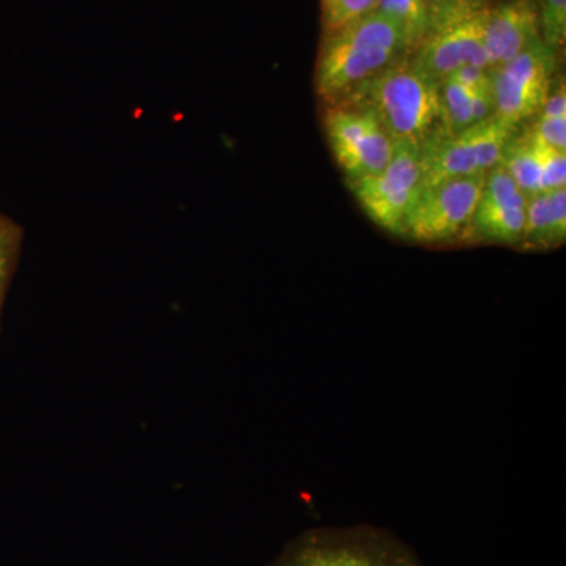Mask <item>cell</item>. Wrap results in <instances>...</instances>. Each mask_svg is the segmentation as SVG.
<instances>
[{"instance_id":"obj_1","label":"cell","mask_w":566,"mask_h":566,"mask_svg":"<svg viewBox=\"0 0 566 566\" xmlns=\"http://www.w3.org/2000/svg\"><path fill=\"white\" fill-rule=\"evenodd\" d=\"M408 54L400 28L381 11H371L327 33L316 63V95L327 106L345 102L365 82Z\"/></svg>"},{"instance_id":"obj_2","label":"cell","mask_w":566,"mask_h":566,"mask_svg":"<svg viewBox=\"0 0 566 566\" xmlns=\"http://www.w3.org/2000/svg\"><path fill=\"white\" fill-rule=\"evenodd\" d=\"M342 103L371 112L394 142L420 147L441 125L438 82L406 57L365 82Z\"/></svg>"},{"instance_id":"obj_3","label":"cell","mask_w":566,"mask_h":566,"mask_svg":"<svg viewBox=\"0 0 566 566\" xmlns=\"http://www.w3.org/2000/svg\"><path fill=\"white\" fill-rule=\"evenodd\" d=\"M515 129L497 115L457 133L444 132L438 126L420 145L422 186L486 175L501 163L502 153L515 136Z\"/></svg>"},{"instance_id":"obj_4","label":"cell","mask_w":566,"mask_h":566,"mask_svg":"<svg viewBox=\"0 0 566 566\" xmlns=\"http://www.w3.org/2000/svg\"><path fill=\"white\" fill-rule=\"evenodd\" d=\"M346 182L365 214L379 229L403 238L406 218L422 189L420 147L395 142L392 159L385 170Z\"/></svg>"},{"instance_id":"obj_5","label":"cell","mask_w":566,"mask_h":566,"mask_svg":"<svg viewBox=\"0 0 566 566\" xmlns=\"http://www.w3.org/2000/svg\"><path fill=\"white\" fill-rule=\"evenodd\" d=\"M483 21L485 10L475 6L438 7L430 35L416 52L412 65L438 84L463 66L490 69Z\"/></svg>"},{"instance_id":"obj_6","label":"cell","mask_w":566,"mask_h":566,"mask_svg":"<svg viewBox=\"0 0 566 566\" xmlns=\"http://www.w3.org/2000/svg\"><path fill=\"white\" fill-rule=\"evenodd\" d=\"M554 70V50L539 36L512 61L491 69L494 115L515 128L538 115L553 88Z\"/></svg>"},{"instance_id":"obj_7","label":"cell","mask_w":566,"mask_h":566,"mask_svg":"<svg viewBox=\"0 0 566 566\" xmlns=\"http://www.w3.org/2000/svg\"><path fill=\"white\" fill-rule=\"evenodd\" d=\"M485 178L486 175L452 178L422 186L406 218L403 238L427 244L461 241L482 196Z\"/></svg>"},{"instance_id":"obj_8","label":"cell","mask_w":566,"mask_h":566,"mask_svg":"<svg viewBox=\"0 0 566 566\" xmlns=\"http://www.w3.org/2000/svg\"><path fill=\"white\" fill-rule=\"evenodd\" d=\"M324 129L346 180L381 172L392 159L395 142L371 112L348 103L329 106Z\"/></svg>"},{"instance_id":"obj_9","label":"cell","mask_w":566,"mask_h":566,"mask_svg":"<svg viewBox=\"0 0 566 566\" xmlns=\"http://www.w3.org/2000/svg\"><path fill=\"white\" fill-rule=\"evenodd\" d=\"M528 197L502 166L486 174L482 196L461 241L520 248Z\"/></svg>"},{"instance_id":"obj_10","label":"cell","mask_w":566,"mask_h":566,"mask_svg":"<svg viewBox=\"0 0 566 566\" xmlns=\"http://www.w3.org/2000/svg\"><path fill=\"white\" fill-rule=\"evenodd\" d=\"M282 566H415L405 554L371 535H314Z\"/></svg>"},{"instance_id":"obj_11","label":"cell","mask_w":566,"mask_h":566,"mask_svg":"<svg viewBox=\"0 0 566 566\" xmlns=\"http://www.w3.org/2000/svg\"><path fill=\"white\" fill-rule=\"evenodd\" d=\"M539 17L531 0H509L485 10L483 44L490 69H497L538 39Z\"/></svg>"},{"instance_id":"obj_12","label":"cell","mask_w":566,"mask_h":566,"mask_svg":"<svg viewBox=\"0 0 566 566\" xmlns=\"http://www.w3.org/2000/svg\"><path fill=\"white\" fill-rule=\"evenodd\" d=\"M566 240V188L528 197L526 222L520 248L524 252H547Z\"/></svg>"},{"instance_id":"obj_13","label":"cell","mask_w":566,"mask_h":566,"mask_svg":"<svg viewBox=\"0 0 566 566\" xmlns=\"http://www.w3.org/2000/svg\"><path fill=\"white\" fill-rule=\"evenodd\" d=\"M441 96V128L457 133L486 120L494 115L491 91H472L452 77L439 84Z\"/></svg>"},{"instance_id":"obj_14","label":"cell","mask_w":566,"mask_h":566,"mask_svg":"<svg viewBox=\"0 0 566 566\" xmlns=\"http://www.w3.org/2000/svg\"><path fill=\"white\" fill-rule=\"evenodd\" d=\"M376 10L400 28L409 54L419 51L433 28L434 7L430 0H378Z\"/></svg>"},{"instance_id":"obj_15","label":"cell","mask_w":566,"mask_h":566,"mask_svg":"<svg viewBox=\"0 0 566 566\" xmlns=\"http://www.w3.org/2000/svg\"><path fill=\"white\" fill-rule=\"evenodd\" d=\"M499 166L504 167L517 188L527 197L542 192V174L531 132L513 136L502 153Z\"/></svg>"},{"instance_id":"obj_16","label":"cell","mask_w":566,"mask_h":566,"mask_svg":"<svg viewBox=\"0 0 566 566\" xmlns=\"http://www.w3.org/2000/svg\"><path fill=\"white\" fill-rule=\"evenodd\" d=\"M319 2H322L326 35L371 13L378 7V0H319Z\"/></svg>"},{"instance_id":"obj_17","label":"cell","mask_w":566,"mask_h":566,"mask_svg":"<svg viewBox=\"0 0 566 566\" xmlns=\"http://www.w3.org/2000/svg\"><path fill=\"white\" fill-rule=\"evenodd\" d=\"M531 134L534 137L536 156H538L542 192L566 188V151L557 150L539 140L534 133L531 132Z\"/></svg>"},{"instance_id":"obj_18","label":"cell","mask_w":566,"mask_h":566,"mask_svg":"<svg viewBox=\"0 0 566 566\" xmlns=\"http://www.w3.org/2000/svg\"><path fill=\"white\" fill-rule=\"evenodd\" d=\"M543 28H545V43L547 46H560L566 32V0H542Z\"/></svg>"},{"instance_id":"obj_19","label":"cell","mask_w":566,"mask_h":566,"mask_svg":"<svg viewBox=\"0 0 566 566\" xmlns=\"http://www.w3.org/2000/svg\"><path fill=\"white\" fill-rule=\"evenodd\" d=\"M18 241L20 237H18L17 227L0 219V303L9 282L11 266H13Z\"/></svg>"},{"instance_id":"obj_20","label":"cell","mask_w":566,"mask_h":566,"mask_svg":"<svg viewBox=\"0 0 566 566\" xmlns=\"http://www.w3.org/2000/svg\"><path fill=\"white\" fill-rule=\"evenodd\" d=\"M531 132L551 147L566 151V115L538 114Z\"/></svg>"},{"instance_id":"obj_21","label":"cell","mask_w":566,"mask_h":566,"mask_svg":"<svg viewBox=\"0 0 566 566\" xmlns=\"http://www.w3.org/2000/svg\"><path fill=\"white\" fill-rule=\"evenodd\" d=\"M436 7L475 6L479 0H430Z\"/></svg>"}]
</instances>
